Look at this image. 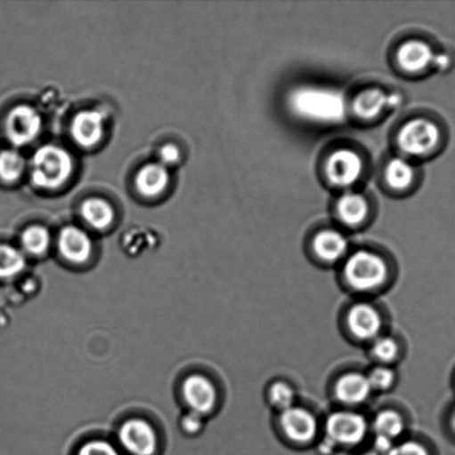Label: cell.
<instances>
[{"label": "cell", "mask_w": 455, "mask_h": 455, "mask_svg": "<svg viewBox=\"0 0 455 455\" xmlns=\"http://www.w3.org/2000/svg\"><path fill=\"white\" fill-rule=\"evenodd\" d=\"M363 455H380V454H378L377 452H369V453H365Z\"/></svg>", "instance_id": "32"}, {"label": "cell", "mask_w": 455, "mask_h": 455, "mask_svg": "<svg viewBox=\"0 0 455 455\" xmlns=\"http://www.w3.org/2000/svg\"><path fill=\"white\" fill-rule=\"evenodd\" d=\"M399 145L405 154L420 157L431 153L439 144L440 131L429 120L418 118L409 122L401 129Z\"/></svg>", "instance_id": "4"}, {"label": "cell", "mask_w": 455, "mask_h": 455, "mask_svg": "<svg viewBox=\"0 0 455 455\" xmlns=\"http://www.w3.org/2000/svg\"><path fill=\"white\" fill-rule=\"evenodd\" d=\"M26 267L24 253L8 244H0V279H11Z\"/></svg>", "instance_id": "21"}, {"label": "cell", "mask_w": 455, "mask_h": 455, "mask_svg": "<svg viewBox=\"0 0 455 455\" xmlns=\"http://www.w3.org/2000/svg\"><path fill=\"white\" fill-rule=\"evenodd\" d=\"M280 425L288 438L301 444L312 443L319 431L318 421L313 414L296 405L280 413Z\"/></svg>", "instance_id": "8"}, {"label": "cell", "mask_w": 455, "mask_h": 455, "mask_svg": "<svg viewBox=\"0 0 455 455\" xmlns=\"http://www.w3.org/2000/svg\"><path fill=\"white\" fill-rule=\"evenodd\" d=\"M21 244L25 251L39 256L47 251L51 244V235L46 228L42 226L29 227L21 235Z\"/></svg>", "instance_id": "23"}, {"label": "cell", "mask_w": 455, "mask_h": 455, "mask_svg": "<svg viewBox=\"0 0 455 455\" xmlns=\"http://www.w3.org/2000/svg\"><path fill=\"white\" fill-rule=\"evenodd\" d=\"M313 248L315 253L324 261L336 262L345 256L349 241L340 231L323 230L315 235Z\"/></svg>", "instance_id": "15"}, {"label": "cell", "mask_w": 455, "mask_h": 455, "mask_svg": "<svg viewBox=\"0 0 455 455\" xmlns=\"http://www.w3.org/2000/svg\"><path fill=\"white\" fill-rule=\"evenodd\" d=\"M434 60V52L429 44L411 40L402 44L398 52V61L404 70L421 71Z\"/></svg>", "instance_id": "16"}, {"label": "cell", "mask_w": 455, "mask_h": 455, "mask_svg": "<svg viewBox=\"0 0 455 455\" xmlns=\"http://www.w3.org/2000/svg\"><path fill=\"white\" fill-rule=\"evenodd\" d=\"M386 455H429V452L422 444L407 441V443L394 445Z\"/></svg>", "instance_id": "29"}, {"label": "cell", "mask_w": 455, "mask_h": 455, "mask_svg": "<svg viewBox=\"0 0 455 455\" xmlns=\"http://www.w3.org/2000/svg\"><path fill=\"white\" fill-rule=\"evenodd\" d=\"M373 429L376 439L389 441L394 443L404 431V421L398 412L386 410L374 419Z\"/></svg>", "instance_id": "20"}, {"label": "cell", "mask_w": 455, "mask_h": 455, "mask_svg": "<svg viewBox=\"0 0 455 455\" xmlns=\"http://www.w3.org/2000/svg\"><path fill=\"white\" fill-rule=\"evenodd\" d=\"M372 354L382 363H391L399 356V346L390 337L377 338L372 347Z\"/></svg>", "instance_id": "26"}, {"label": "cell", "mask_w": 455, "mask_h": 455, "mask_svg": "<svg viewBox=\"0 0 455 455\" xmlns=\"http://www.w3.org/2000/svg\"><path fill=\"white\" fill-rule=\"evenodd\" d=\"M368 422L363 416L352 411L334 412L325 423V439L336 445H356L368 434Z\"/></svg>", "instance_id": "3"}, {"label": "cell", "mask_w": 455, "mask_h": 455, "mask_svg": "<svg viewBox=\"0 0 455 455\" xmlns=\"http://www.w3.org/2000/svg\"><path fill=\"white\" fill-rule=\"evenodd\" d=\"M73 172V159L69 151L47 145L36 151L30 163V177L35 186L55 189L64 185Z\"/></svg>", "instance_id": "1"}, {"label": "cell", "mask_w": 455, "mask_h": 455, "mask_svg": "<svg viewBox=\"0 0 455 455\" xmlns=\"http://www.w3.org/2000/svg\"><path fill=\"white\" fill-rule=\"evenodd\" d=\"M269 395L271 403L274 405V408L280 410V413L294 407V403H296V392L285 382L274 383L271 387Z\"/></svg>", "instance_id": "25"}, {"label": "cell", "mask_w": 455, "mask_h": 455, "mask_svg": "<svg viewBox=\"0 0 455 455\" xmlns=\"http://www.w3.org/2000/svg\"><path fill=\"white\" fill-rule=\"evenodd\" d=\"M58 247L66 260L80 265L91 257L93 243L86 232L70 226L61 230Z\"/></svg>", "instance_id": "11"}, {"label": "cell", "mask_w": 455, "mask_h": 455, "mask_svg": "<svg viewBox=\"0 0 455 455\" xmlns=\"http://www.w3.org/2000/svg\"><path fill=\"white\" fill-rule=\"evenodd\" d=\"M337 399L342 403L358 405L365 403L372 394L369 379L364 374L352 372L345 374L336 386Z\"/></svg>", "instance_id": "13"}, {"label": "cell", "mask_w": 455, "mask_h": 455, "mask_svg": "<svg viewBox=\"0 0 455 455\" xmlns=\"http://www.w3.org/2000/svg\"><path fill=\"white\" fill-rule=\"evenodd\" d=\"M26 168V160L20 151L8 149L0 154V177L8 182L20 180Z\"/></svg>", "instance_id": "24"}, {"label": "cell", "mask_w": 455, "mask_h": 455, "mask_svg": "<svg viewBox=\"0 0 455 455\" xmlns=\"http://www.w3.org/2000/svg\"><path fill=\"white\" fill-rule=\"evenodd\" d=\"M78 455H119L113 445L104 441H93L84 445Z\"/></svg>", "instance_id": "28"}, {"label": "cell", "mask_w": 455, "mask_h": 455, "mask_svg": "<svg viewBox=\"0 0 455 455\" xmlns=\"http://www.w3.org/2000/svg\"><path fill=\"white\" fill-rule=\"evenodd\" d=\"M186 403L196 414L211 412L216 403V390L213 383L203 376H191L183 385Z\"/></svg>", "instance_id": "9"}, {"label": "cell", "mask_w": 455, "mask_h": 455, "mask_svg": "<svg viewBox=\"0 0 455 455\" xmlns=\"http://www.w3.org/2000/svg\"><path fill=\"white\" fill-rule=\"evenodd\" d=\"M104 135V118L95 110H84L71 124V136L79 146H95Z\"/></svg>", "instance_id": "12"}, {"label": "cell", "mask_w": 455, "mask_h": 455, "mask_svg": "<svg viewBox=\"0 0 455 455\" xmlns=\"http://www.w3.org/2000/svg\"><path fill=\"white\" fill-rule=\"evenodd\" d=\"M43 118L33 107L17 106L8 115L6 131L9 140L16 147L31 144L39 136Z\"/></svg>", "instance_id": "5"}, {"label": "cell", "mask_w": 455, "mask_h": 455, "mask_svg": "<svg viewBox=\"0 0 455 455\" xmlns=\"http://www.w3.org/2000/svg\"><path fill=\"white\" fill-rule=\"evenodd\" d=\"M337 213L345 225L358 226L368 216L369 206L362 195L347 193L337 202Z\"/></svg>", "instance_id": "17"}, {"label": "cell", "mask_w": 455, "mask_h": 455, "mask_svg": "<svg viewBox=\"0 0 455 455\" xmlns=\"http://www.w3.org/2000/svg\"><path fill=\"white\" fill-rule=\"evenodd\" d=\"M414 171L411 164L402 158L390 160L386 168V180L392 188H407L413 181Z\"/></svg>", "instance_id": "22"}, {"label": "cell", "mask_w": 455, "mask_h": 455, "mask_svg": "<svg viewBox=\"0 0 455 455\" xmlns=\"http://www.w3.org/2000/svg\"><path fill=\"white\" fill-rule=\"evenodd\" d=\"M119 440L133 455H153L158 449V438L153 427L140 419L125 423L119 431Z\"/></svg>", "instance_id": "7"}, {"label": "cell", "mask_w": 455, "mask_h": 455, "mask_svg": "<svg viewBox=\"0 0 455 455\" xmlns=\"http://www.w3.org/2000/svg\"><path fill=\"white\" fill-rule=\"evenodd\" d=\"M159 157L162 159V164H176L180 160V149L175 145H165L159 151Z\"/></svg>", "instance_id": "30"}, {"label": "cell", "mask_w": 455, "mask_h": 455, "mask_svg": "<svg viewBox=\"0 0 455 455\" xmlns=\"http://www.w3.org/2000/svg\"><path fill=\"white\" fill-rule=\"evenodd\" d=\"M370 386L372 391H386L391 389L394 385L395 373L394 370L381 365L377 367L370 372L369 376Z\"/></svg>", "instance_id": "27"}, {"label": "cell", "mask_w": 455, "mask_h": 455, "mask_svg": "<svg viewBox=\"0 0 455 455\" xmlns=\"http://www.w3.org/2000/svg\"><path fill=\"white\" fill-rule=\"evenodd\" d=\"M453 427H454V430H455V414H454V418H453Z\"/></svg>", "instance_id": "33"}, {"label": "cell", "mask_w": 455, "mask_h": 455, "mask_svg": "<svg viewBox=\"0 0 455 455\" xmlns=\"http://www.w3.org/2000/svg\"><path fill=\"white\" fill-rule=\"evenodd\" d=\"M345 275L352 288L358 291H372L386 283L387 267L378 254L360 250L347 259Z\"/></svg>", "instance_id": "2"}, {"label": "cell", "mask_w": 455, "mask_h": 455, "mask_svg": "<svg viewBox=\"0 0 455 455\" xmlns=\"http://www.w3.org/2000/svg\"><path fill=\"white\" fill-rule=\"evenodd\" d=\"M82 216L89 226L102 230L113 222L115 213L113 207L105 200L91 198L83 204Z\"/></svg>", "instance_id": "18"}, {"label": "cell", "mask_w": 455, "mask_h": 455, "mask_svg": "<svg viewBox=\"0 0 455 455\" xmlns=\"http://www.w3.org/2000/svg\"><path fill=\"white\" fill-rule=\"evenodd\" d=\"M350 331L361 340L377 339L382 330V318L377 309L367 303H358L347 315Z\"/></svg>", "instance_id": "10"}, {"label": "cell", "mask_w": 455, "mask_h": 455, "mask_svg": "<svg viewBox=\"0 0 455 455\" xmlns=\"http://www.w3.org/2000/svg\"><path fill=\"white\" fill-rule=\"evenodd\" d=\"M387 101H389V97L380 89H368L355 98L353 109L361 118L371 119L382 113Z\"/></svg>", "instance_id": "19"}, {"label": "cell", "mask_w": 455, "mask_h": 455, "mask_svg": "<svg viewBox=\"0 0 455 455\" xmlns=\"http://www.w3.org/2000/svg\"><path fill=\"white\" fill-rule=\"evenodd\" d=\"M199 418H187V430L194 432L199 429Z\"/></svg>", "instance_id": "31"}, {"label": "cell", "mask_w": 455, "mask_h": 455, "mask_svg": "<svg viewBox=\"0 0 455 455\" xmlns=\"http://www.w3.org/2000/svg\"><path fill=\"white\" fill-rule=\"evenodd\" d=\"M363 171L362 160L354 151L337 150L327 163V175L333 185L349 187L360 180Z\"/></svg>", "instance_id": "6"}, {"label": "cell", "mask_w": 455, "mask_h": 455, "mask_svg": "<svg viewBox=\"0 0 455 455\" xmlns=\"http://www.w3.org/2000/svg\"><path fill=\"white\" fill-rule=\"evenodd\" d=\"M169 172L162 164H149L138 172L135 184L138 193L145 197H155L167 188Z\"/></svg>", "instance_id": "14"}]
</instances>
